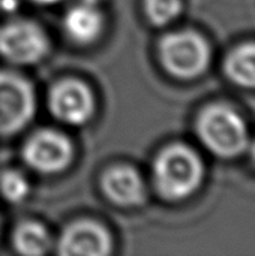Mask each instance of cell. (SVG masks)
Returning a JSON list of instances; mask_svg holds the SVG:
<instances>
[{
  "mask_svg": "<svg viewBox=\"0 0 255 256\" xmlns=\"http://www.w3.org/2000/svg\"><path fill=\"white\" fill-rule=\"evenodd\" d=\"M48 51L42 28L30 21H11L0 27V56L15 64H33Z\"/></svg>",
  "mask_w": 255,
  "mask_h": 256,
  "instance_id": "cell-5",
  "label": "cell"
},
{
  "mask_svg": "<svg viewBox=\"0 0 255 256\" xmlns=\"http://www.w3.org/2000/svg\"><path fill=\"white\" fill-rule=\"evenodd\" d=\"M12 242L15 250L23 255H42L51 246L47 230L36 222L21 224L14 232Z\"/></svg>",
  "mask_w": 255,
  "mask_h": 256,
  "instance_id": "cell-12",
  "label": "cell"
},
{
  "mask_svg": "<svg viewBox=\"0 0 255 256\" xmlns=\"http://www.w3.org/2000/svg\"><path fill=\"white\" fill-rule=\"evenodd\" d=\"M29 183L26 177L17 171H6L0 176V194L9 202H21L29 195Z\"/></svg>",
  "mask_w": 255,
  "mask_h": 256,
  "instance_id": "cell-14",
  "label": "cell"
},
{
  "mask_svg": "<svg viewBox=\"0 0 255 256\" xmlns=\"http://www.w3.org/2000/svg\"><path fill=\"white\" fill-rule=\"evenodd\" d=\"M204 174L198 154L186 146L167 147L155 160L153 178L159 195L170 201H180L192 195L201 184Z\"/></svg>",
  "mask_w": 255,
  "mask_h": 256,
  "instance_id": "cell-1",
  "label": "cell"
},
{
  "mask_svg": "<svg viewBox=\"0 0 255 256\" xmlns=\"http://www.w3.org/2000/svg\"><path fill=\"white\" fill-rule=\"evenodd\" d=\"M24 162L42 174L63 171L72 159V146L68 138L54 130H39L23 148Z\"/></svg>",
  "mask_w": 255,
  "mask_h": 256,
  "instance_id": "cell-6",
  "label": "cell"
},
{
  "mask_svg": "<svg viewBox=\"0 0 255 256\" xmlns=\"http://www.w3.org/2000/svg\"><path fill=\"white\" fill-rule=\"evenodd\" d=\"M251 156H252V160L255 162V141H254V144L251 146Z\"/></svg>",
  "mask_w": 255,
  "mask_h": 256,
  "instance_id": "cell-16",
  "label": "cell"
},
{
  "mask_svg": "<svg viewBox=\"0 0 255 256\" xmlns=\"http://www.w3.org/2000/svg\"><path fill=\"white\" fill-rule=\"evenodd\" d=\"M33 2L38 4H53V3H57L60 0H33Z\"/></svg>",
  "mask_w": 255,
  "mask_h": 256,
  "instance_id": "cell-15",
  "label": "cell"
},
{
  "mask_svg": "<svg viewBox=\"0 0 255 256\" xmlns=\"http://www.w3.org/2000/svg\"><path fill=\"white\" fill-rule=\"evenodd\" d=\"M104 16L95 2L83 0L72 6L65 18L63 28L69 39L78 44L93 42L102 32Z\"/></svg>",
  "mask_w": 255,
  "mask_h": 256,
  "instance_id": "cell-10",
  "label": "cell"
},
{
  "mask_svg": "<svg viewBox=\"0 0 255 256\" xmlns=\"http://www.w3.org/2000/svg\"><path fill=\"white\" fill-rule=\"evenodd\" d=\"M102 190L110 201L122 207H134L144 201L146 189L138 172L129 166H116L102 177Z\"/></svg>",
  "mask_w": 255,
  "mask_h": 256,
  "instance_id": "cell-9",
  "label": "cell"
},
{
  "mask_svg": "<svg viewBox=\"0 0 255 256\" xmlns=\"http://www.w3.org/2000/svg\"><path fill=\"white\" fill-rule=\"evenodd\" d=\"M146 14L155 26H165L176 20L182 10L180 0H146Z\"/></svg>",
  "mask_w": 255,
  "mask_h": 256,
  "instance_id": "cell-13",
  "label": "cell"
},
{
  "mask_svg": "<svg viewBox=\"0 0 255 256\" xmlns=\"http://www.w3.org/2000/svg\"><path fill=\"white\" fill-rule=\"evenodd\" d=\"M201 142L219 158H236L248 147V129L243 118L230 106L212 105L197 122Z\"/></svg>",
  "mask_w": 255,
  "mask_h": 256,
  "instance_id": "cell-2",
  "label": "cell"
},
{
  "mask_svg": "<svg viewBox=\"0 0 255 256\" xmlns=\"http://www.w3.org/2000/svg\"><path fill=\"white\" fill-rule=\"evenodd\" d=\"M48 106L51 114L60 122L80 126L92 117L93 98L83 82L66 80L51 88Z\"/></svg>",
  "mask_w": 255,
  "mask_h": 256,
  "instance_id": "cell-7",
  "label": "cell"
},
{
  "mask_svg": "<svg viewBox=\"0 0 255 256\" xmlns=\"http://www.w3.org/2000/svg\"><path fill=\"white\" fill-rule=\"evenodd\" d=\"M228 78L246 88H255V44H243L233 50L225 60Z\"/></svg>",
  "mask_w": 255,
  "mask_h": 256,
  "instance_id": "cell-11",
  "label": "cell"
},
{
  "mask_svg": "<svg viewBox=\"0 0 255 256\" xmlns=\"http://www.w3.org/2000/svg\"><path fill=\"white\" fill-rule=\"evenodd\" d=\"M57 248L65 256H105L111 252V238L101 225L81 220L62 232Z\"/></svg>",
  "mask_w": 255,
  "mask_h": 256,
  "instance_id": "cell-8",
  "label": "cell"
},
{
  "mask_svg": "<svg viewBox=\"0 0 255 256\" xmlns=\"http://www.w3.org/2000/svg\"><path fill=\"white\" fill-rule=\"evenodd\" d=\"M159 52L164 68L183 80L201 75L210 63V46L195 32L167 34L161 40Z\"/></svg>",
  "mask_w": 255,
  "mask_h": 256,
  "instance_id": "cell-3",
  "label": "cell"
},
{
  "mask_svg": "<svg viewBox=\"0 0 255 256\" xmlns=\"http://www.w3.org/2000/svg\"><path fill=\"white\" fill-rule=\"evenodd\" d=\"M33 111L32 86L20 75L0 70V135L21 130L33 117Z\"/></svg>",
  "mask_w": 255,
  "mask_h": 256,
  "instance_id": "cell-4",
  "label": "cell"
}]
</instances>
